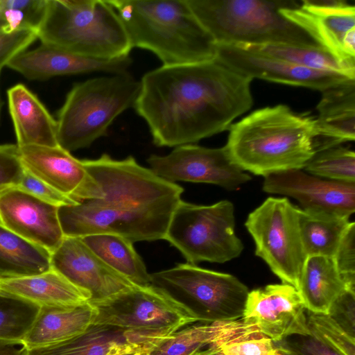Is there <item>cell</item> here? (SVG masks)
I'll return each mask as SVG.
<instances>
[{
  "mask_svg": "<svg viewBox=\"0 0 355 355\" xmlns=\"http://www.w3.org/2000/svg\"><path fill=\"white\" fill-rule=\"evenodd\" d=\"M216 45L283 44L319 46L279 12L293 0H187Z\"/></svg>",
  "mask_w": 355,
  "mask_h": 355,
  "instance_id": "obj_6",
  "label": "cell"
},
{
  "mask_svg": "<svg viewBox=\"0 0 355 355\" xmlns=\"http://www.w3.org/2000/svg\"><path fill=\"white\" fill-rule=\"evenodd\" d=\"M0 355H26V349H17L14 345L0 343Z\"/></svg>",
  "mask_w": 355,
  "mask_h": 355,
  "instance_id": "obj_43",
  "label": "cell"
},
{
  "mask_svg": "<svg viewBox=\"0 0 355 355\" xmlns=\"http://www.w3.org/2000/svg\"><path fill=\"white\" fill-rule=\"evenodd\" d=\"M299 208L286 198H268L250 212L245 226L261 258L282 283L297 290L306 256L302 245Z\"/></svg>",
  "mask_w": 355,
  "mask_h": 355,
  "instance_id": "obj_11",
  "label": "cell"
},
{
  "mask_svg": "<svg viewBox=\"0 0 355 355\" xmlns=\"http://www.w3.org/2000/svg\"><path fill=\"white\" fill-rule=\"evenodd\" d=\"M279 12L341 65L355 72V6L340 0H303Z\"/></svg>",
  "mask_w": 355,
  "mask_h": 355,
  "instance_id": "obj_12",
  "label": "cell"
},
{
  "mask_svg": "<svg viewBox=\"0 0 355 355\" xmlns=\"http://www.w3.org/2000/svg\"><path fill=\"white\" fill-rule=\"evenodd\" d=\"M229 130L225 147L231 159L257 175L303 169L315 152V117L286 105L257 110Z\"/></svg>",
  "mask_w": 355,
  "mask_h": 355,
  "instance_id": "obj_3",
  "label": "cell"
},
{
  "mask_svg": "<svg viewBox=\"0 0 355 355\" xmlns=\"http://www.w3.org/2000/svg\"><path fill=\"white\" fill-rule=\"evenodd\" d=\"M8 109L19 148L26 146H59L57 121L24 85L7 92Z\"/></svg>",
  "mask_w": 355,
  "mask_h": 355,
  "instance_id": "obj_23",
  "label": "cell"
},
{
  "mask_svg": "<svg viewBox=\"0 0 355 355\" xmlns=\"http://www.w3.org/2000/svg\"><path fill=\"white\" fill-rule=\"evenodd\" d=\"M216 60L252 80L259 78L320 92L355 80L338 73L301 67L234 45H217Z\"/></svg>",
  "mask_w": 355,
  "mask_h": 355,
  "instance_id": "obj_17",
  "label": "cell"
},
{
  "mask_svg": "<svg viewBox=\"0 0 355 355\" xmlns=\"http://www.w3.org/2000/svg\"><path fill=\"white\" fill-rule=\"evenodd\" d=\"M274 343L284 355H342L311 334L293 335Z\"/></svg>",
  "mask_w": 355,
  "mask_h": 355,
  "instance_id": "obj_39",
  "label": "cell"
},
{
  "mask_svg": "<svg viewBox=\"0 0 355 355\" xmlns=\"http://www.w3.org/2000/svg\"><path fill=\"white\" fill-rule=\"evenodd\" d=\"M51 254L7 228L0 221V278L39 275L51 269Z\"/></svg>",
  "mask_w": 355,
  "mask_h": 355,
  "instance_id": "obj_29",
  "label": "cell"
},
{
  "mask_svg": "<svg viewBox=\"0 0 355 355\" xmlns=\"http://www.w3.org/2000/svg\"><path fill=\"white\" fill-rule=\"evenodd\" d=\"M17 188L58 207L63 205L77 204L71 199L62 195L49 184L35 177L26 169Z\"/></svg>",
  "mask_w": 355,
  "mask_h": 355,
  "instance_id": "obj_42",
  "label": "cell"
},
{
  "mask_svg": "<svg viewBox=\"0 0 355 355\" xmlns=\"http://www.w3.org/2000/svg\"><path fill=\"white\" fill-rule=\"evenodd\" d=\"M147 162L155 175L171 182L208 183L234 191L251 180L232 161L225 146H180L166 155H151Z\"/></svg>",
  "mask_w": 355,
  "mask_h": 355,
  "instance_id": "obj_13",
  "label": "cell"
},
{
  "mask_svg": "<svg viewBox=\"0 0 355 355\" xmlns=\"http://www.w3.org/2000/svg\"><path fill=\"white\" fill-rule=\"evenodd\" d=\"M262 189L295 198L309 213L349 218L355 211V183L322 179L302 169L268 175Z\"/></svg>",
  "mask_w": 355,
  "mask_h": 355,
  "instance_id": "obj_15",
  "label": "cell"
},
{
  "mask_svg": "<svg viewBox=\"0 0 355 355\" xmlns=\"http://www.w3.org/2000/svg\"><path fill=\"white\" fill-rule=\"evenodd\" d=\"M219 348L224 355H284L261 332L225 343Z\"/></svg>",
  "mask_w": 355,
  "mask_h": 355,
  "instance_id": "obj_37",
  "label": "cell"
},
{
  "mask_svg": "<svg viewBox=\"0 0 355 355\" xmlns=\"http://www.w3.org/2000/svg\"><path fill=\"white\" fill-rule=\"evenodd\" d=\"M252 79L216 59L146 73L134 107L160 147L193 144L229 129L253 104Z\"/></svg>",
  "mask_w": 355,
  "mask_h": 355,
  "instance_id": "obj_1",
  "label": "cell"
},
{
  "mask_svg": "<svg viewBox=\"0 0 355 355\" xmlns=\"http://www.w3.org/2000/svg\"><path fill=\"white\" fill-rule=\"evenodd\" d=\"M242 319L255 324L274 342L310 334L302 299L288 284H269L250 291Z\"/></svg>",
  "mask_w": 355,
  "mask_h": 355,
  "instance_id": "obj_16",
  "label": "cell"
},
{
  "mask_svg": "<svg viewBox=\"0 0 355 355\" xmlns=\"http://www.w3.org/2000/svg\"><path fill=\"white\" fill-rule=\"evenodd\" d=\"M131 64L130 56L112 60H94L41 44L34 49L20 53L6 67L29 80H46L95 71L123 73L128 71Z\"/></svg>",
  "mask_w": 355,
  "mask_h": 355,
  "instance_id": "obj_20",
  "label": "cell"
},
{
  "mask_svg": "<svg viewBox=\"0 0 355 355\" xmlns=\"http://www.w3.org/2000/svg\"><path fill=\"white\" fill-rule=\"evenodd\" d=\"M347 288L355 291V224L350 222L333 257Z\"/></svg>",
  "mask_w": 355,
  "mask_h": 355,
  "instance_id": "obj_36",
  "label": "cell"
},
{
  "mask_svg": "<svg viewBox=\"0 0 355 355\" xmlns=\"http://www.w3.org/2000/svg\"><path fill=\"white\" fill-rule=\"evenodd\" d=\"M349 223V218L313 214L300 209V231L306 257L333 258Z\"/></svg>",
  "mask_w": 355,
  "mask_h": 355,
  "instance_id": "obj_30",
  "label": "cell"
},
{
  "mask_svg": "<svg viewBox=\"0 0 355 355\" xmlns=\"http://www.w3.org/2000/svg\"><path fill=\"white\" fill-rule=\"evenodd\" d=\"M96 314L89 302L71 308L42 307L22 345L31 349L67 340L92 325Z\"/></svg>",
  "mask_w": 355,
  "mask_h": 355,
  "instance_id": "obj_26",
  "label": "cell"
},
{
  "mask_svg": "<svg viewBox=\"0 0 355 355\" xmlns=\"http://www.w3.org/2000/svg\"><path fill=\"white\" fill-rule=\"evenodd\" d=\"M303 169L316 177L355 183V154L340 144L326 147L316 150Z\"/></svg>",
  "mask_w": 355,
  "mask_h": 355,
  "instance_id": "obj_33",
  "label": "cell"
},
{
  "mask_svg": "<svg viewBox=\"0 0 355 355\" xmlns=\"http://www.w3.org/2000/svg\"><path fill=\"white\" fill-rule=\"evenodd\" d=\"M25 168L17 144L0 145V193L17 188Z\"/></svg>",
  "mask_w": 355,
  "mask_h": 355,
  "instance_id": "obj_38",
  "label": "cell"
},
{
  "mask_svg": "<svg viewBox=\"0 0 355 355\" xmlns=\"http://www.w3.org/2000/svg\"><path fill=\"white\" fill-rule=\"evenodd\" d=\"M151 284L187 306L208 324L242 318L249 293L234 275L191 263L150 274Z\"/></svg>",
  "mask_w": 355,
  "mask_h": 355,
  "instance_id": "obj_8",
  "label": "cell"
},
{
  "mask_svg": "<svg viewBox=\"0 0 355 355\" xmlns=\"http://www.w3.org/2000/svg\"><path fill=\"white\" fill-rule=\"evenodd\" d=\"M37 38V31L19 29L8 31L0 29V72L16 55L26 51Z\"/></svg>",
  "mask_w": 355,
  "mask_h": 355,
  "instance_id": "obj_40",
  "label": "cell"
},
{
  "mask_svg": "<svg viewBox=\"0 0 355 355\" xmlns=\"http://www.w3.org/2000/svg\"><path fill=\"white\" fill-rule=\"evenodd\" d=\"M327 314L349 336L355 338V291L343 292L333 302Z\"/></svg>",
  "mask_w": 355,
  "mask_h": 355,
  "instance_id": "obj_41",
  "label": "cell"
},
{
  "mask_svg": "<svg viewBox=\"0 0 355 355\" xmlns=\"http://www.w3.org/2000/svg\"><path fill=\"white\" fill-rule=\"evenodd\" d=\"M191 355H224L219 348V345H214L207 348L198 350Z\"/></svg>",
  "mask_w": 355,
  "mask_h": 355,
  "instance_id": "obj_44",
  "label": "cell"
},
{
  "mask_svg": "<svg viewBox=\"0 0 355 355\" xmlns=\"http://www.w3.org/2000/svg\"><path fill=\"white\" fill-rule=\"evenodd\" d=\"M150 351H143V352H138L134 354H127V355H149Z\"/></svg>",
  "mask_w": 355,
  "mask_h": 355,
  "instance_id": "obj_46",
  "label": "cell"
},
{
  "mask_svg": "<svg viewBox=\"0 0 355 355\" xmlns=\"http://www.w3.org/2000/svg\"><path fill=\"white\" fill-rule=\"evenodd\" d=\"M84 243L105 263L139 286L151 284V277L132 243L109 233L81 237Z\"/></svg>",
  "mask_w": 355,
  "mask_h": 355,
  "instance_id": "obj_28",
  "label": "cell"
},
{
  "mask_svg": "<svg viewBox=\"0 0 355 355\" xmlns=\"http://www.w3.org/2000/svg\"><path fill=\"white\" fill-rule=\"evenodd\" d=\"M140 87V81L128 71L74 85L58 114L59 146L71 152L106 136L115 119L134 107Z\"/></svg>",
  "mask_w": 355,
  "mask_h": 355,
  "instance_id": "obj_7",
  "label": "cell"
},
{
  "mask_svg": "<svg viewBox=\"0 0 355 355\" xmlns=\"http://www.w3.org/2000/svg\"><path fill=\"white\" fill-rule=\"evenodd\" d=\"M82 161L101 195L58 207L65 236L109 233L132 243L164 239L183 188L139 165L132 156L116 160L103 154Z\"/></svg>",
  "mask_w": 355,
  "mask_h": 355,
  "instance_id": "obj_2",
  "label": "cell"
},
{
  "mask_svg": "<svg viewBox=\"0 0 355 355\" xmlns=\"http://www.w3.org/2000/svg\"><path fill=\"white\" fill-rule=\"evenodd\" d=\"M0 221L15 234L50 254L65 236L58 207L18 188L0 193Z\"/></svg>",
  "mask_w": 355,
  "mask_h": 355,
  "instance_id": "obj_19",
  "label": "cell"
},
{
  "mask_svg": "<svg viewBox=\"0 0 355 355\" xmlns=\"http://www.w3.org/2000/svg\"><path fill=\"white\" fill-rule=\"evenodd\" d=\"M37 38L41 44L99 60L129 57L132 49L107 1L47 0Z\"/></svg>",
  "mask_w": 355,
  "mask_h": 355,
  "instance_id": "obj_5",
  "label": "cell"
},
{
  "mask_svg": "<svg viewBox=\"0 0 355 355\" xmlns=\"http://www.w3.org/2000/svg\"><path fill=\"white\" fill-rule=\"evenodd\" d=\"M261 332L243 320L191 324L160 340L149 355H191L206 347L218 345Z\"/></svg>",
  "mask_w": 355,
  "mask_h": 355,
  "instance_id": "obj_25",
  "label": "cell"
},
{
  "mask_svg": "<svg viewBox=\"0 0 355 355\" xmlns=\"http://www.w3.org/2000/svg\"><path fill=\"white\" fill-rule=\"evenodd\" d=\"M107 1L120 18L132 49L153 53L162 65L216 59L217 45L187 0Z\"/></svg>",
  "mask_w": 355,
  "mask_h": 355,
  "instance_id": "obj_4",
  "label": "cell"
},
{
  "mask_svg": "<svg viewBox=\"0 0 355 355\" xmlns=\"http://www.w3.org/2000/svg\"><path fill=\"white\" fill-rule=\"evenodd\" d=\"M243 49L288 62L301 67L341 73L355 79V72L341 65L332 55L319 46L283 44L234 45Z\"/></svg>",
  "mask_w": 355,
  "mask_h": 355,
  "instance_id": "obj_31",
  "label": "cell"
},
{
  "mask_svg": "<svg viewBox=\"0 0 355 355\" xmlns=\"http://www.w3.org/2000/svg\"><path fill=\"white\" fill-rule=\"evenodd\" d=\"M90 304L96 311L93 324L115 327L152 338H164L198 322L187 306L152 284L137 286Z\"/></svg>",
  "mask_w": 355,
  "mask_h": 355,
  "instance_id": "obj_10",
  "label": "cell"
},
{
  "mask_svg": "<svg viewBox=\"0 0 355 355\" xmlns=\"http://www.w3.org/2000/svg\"><path fill=\"white\" fill-rule=\"evenodd\" d=\"M1 107H2V101H1V92H0V116H1Z\"/></svg>",
  "mask_w": 355,
  "mask_h": 355,
  "instance_id": "obj_47",
  "label": "cell"
},
{
  "mask_svg": "<svg viewBox=\"0 0 355 355\" xmlns=\"http://www.w3.org/2000/svg\"><path fill=\"white\" fill-rule=\"evenodd\" d=\"M164 239L191 264L223 263L238 257L244 248L235 233L234 205L227 200L211 205L182 200L172 214Z\"/></svg>",
  "mask_w": 355,
  "mask_h": 355,
  "instance_id": "obj_9",
  "label": "cell"
},
{
  "mask_svg": "<svg viewBox=\"0 0 355 355\" xmlns=\"http://www.w3.org/2000/svg\"><path fill=\"white\" fill-rule=\"evenodd\" d=\"M47 0H0V12L8 31L32 29L37 31Z\"/></svg>",
  "mask_w": 355,
  "mask_h": 355,
  "instance_id": "obj_34",
  "label": "cell"
},
{
  "mask_svg": "<svg viewBox=\"0 0 355 355\" xmlns=\"http://www.w3.org/2000/svg\"><path fill=\"white\" fill-rule=\"evenodd\" d=\"M19 148L26 171L76 203L101 195L98 182L83 161L60 146L31 145Z\"/></svg>",
  "mask_w": 355,
  "mask_h": 355,
  "instance_id": "obj_18",
  "label": "cell"
},
{
  "mask_svg": "<svg viewBox=\"0 0 355 355\" xmlns=\"http://www.w3.org/2000/svg\"><path fill=\"white\" fill-rule=\"evenodd\" d=\"M40 309L28 301L0 294V343L22 345Z\"/></svg>",
  "mask_w": 355,
  "mask_h": 355,
  "instance_id": "obj_32",
  "label": "cell"
},
{
  "mask_svg": "<svg viewBox=\"0 0 355 355\" xmlns=\"http://www.w3.org/2000/svg\"><path fill=\"white\" fill-rule=\"evenodd\" d=\"M6 26L5 20L3 17L1 12H0V29L5 28Z\"/></svg>",
  "mask_w": 355,
  "mask_h": 355,
  "instance_id": "obj_45",
  "label": "cell"
},
{
  "mask_svg": "<svg viewBox=\"0 0 355 355\" xmlns=\"http://www.w3.org/2000/svg\"><path fill=\"white\" fill-rule=\"evenodd\" d=\"M345 290L348 289L333 258H306L297 288L306 310L327 314L333 302Z\"/></svg>",
  "mask_w": 355,
  "mask_h": 355,
  "instance_id": "obj_27",
  "label": "cell"
},
{
  "mask_svg": "<svg viewBox=\"0 0 355 355\" xmlns=\"http://www.w3.org/2000/svg\"><path fill=\"white\" fill-rule=\"evenodd\" d=\"M0 294L18 297L42 307L71 308L88 302L90 294L51 269L24 277L0 278Z\"/></svg>",
  "mask_w": 355,
  "mask_h": 355,
  "instance_id": "obj_22",
  "label": "cell"
},
{
  "mask_svg": "<svg viewBox=\"0 0 355 355\" xmlns=\"http://www.w3.org/2000/svg\"><path fill=\"white\" fill-rule=\"evenodd\" d=\"M162 339L115 327L92 324L83 333L63 342L26 349V355H127L151 351Z\"/></svg>",
  "mask_w": 355,
  "mask_h": 355,
  "instance_id": "obj_21",
  "label": "cell"
},
{
  "mask_svg": "<svg viewBox=\"0 0 355 355\" xmlns=\"http://www.w3.org/2000/svg\"><path fill=\"white\" fill-rule=\"evenodd\" d=\"M322 93L316 106L315 151L355 139V80Z\"/></svg>",
  "mask_w": 355,
  "mask_h": 355,
  "instance_id": "obj_24",
  "label": "cell"
},
{
  "mask_svg": "<svg viewBox=\"0 0 355 355\" xmlns=\"http://www.w3.org/2000/svg\"><path fill=\"white\" fill-rule=\"evenodd\" d=\"M306 312L311 334L342 355H355V338L349 336L327 314Z\"/></svg>",
  "mask_w": 355,
  "mask_h": 355,
  "instance_id": "obj_35",
  "label": "cell"
},
{
  "mask_svg": "<svg viewBox=\"0 0 355 355\" xmlns=\"http://www.w3.org/2000/svg\"><path fill=\"white\" fill-rule=\"evenodd\" d=\"M51 269L90 294L88 302L105 300L137 286L96 255L81 237L64 236L51 254Z\"/></svg>",
  "mask_w": 355,
  "mask_h": 355,
  "instance_id": "obj_14",
  "label": "cell"
}]
</instances>
